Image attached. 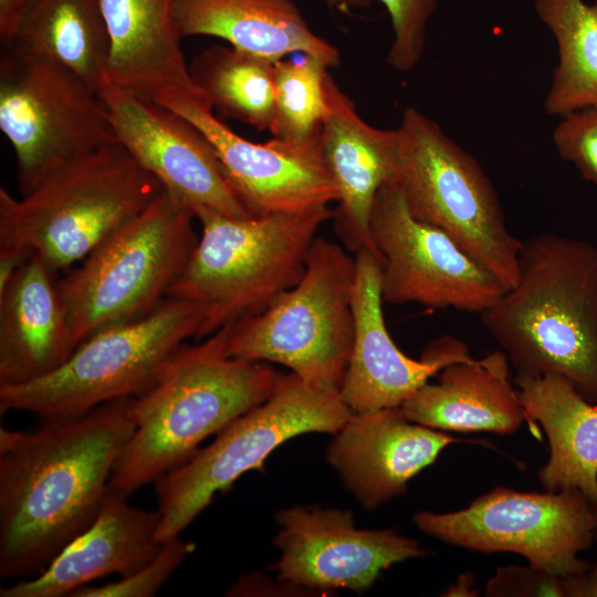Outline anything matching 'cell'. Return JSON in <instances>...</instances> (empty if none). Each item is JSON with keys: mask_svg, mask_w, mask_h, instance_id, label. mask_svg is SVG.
<instances>
[{"mask_svg": "<svg viewBox=\"0 0 597 597\" xmlns=\"http://www.w3.org/2000/svg\"><path fill=\"white\" fill-rule=\"evenodd\" d=\"M133 397L32 431L0 428V577H33L95 521L135 430Z\"/></svg>", "mask_w": 597, "mask_h": 597, "instance_id": "6da1fadb", "label": "cell"}, {"mask_svg": "<svg viewBox=\"0 0 597 597\" xmlns=\"http://www.w3.org/2000/svg\"><path fill=\"white\" fill-rule=\"evenodd\" d=\"M229 323L198 344L179 345L130 405L135 430L107 489L128 496L188 461L200 442L262 404L283 374L230 356Z\"/></svg>", "mask_w": 597, "mask_h": 597, "instance_id": "7a4b0ae2", "label": "cell"}, {"mask_svg": "<svg viewBox=\"0 0 597 597\" xmlns=\"http://www.w3.org/2000/svg\"><path fill=\"white\" fill-rule=\"evenodd\" d=\"M517 376L556 375L597 404V247L540 233L522 240L516 283L481 314Z\"/></svg>", "mask_w": 597, "mask_h": 597, "instance_id": "3957f363", "label": "cell"}, {"mask_svg": "<svg viewBox=\"0 0 597 597\" xmlns=\"http://www.w3.org/2000/svg\"><path fill=\"white\" fill-rule=\"evenodd\" d=\"M164 190L119 144L82 156L21 198L0 188V258L69 270Z\"/></svg>", "mask_w": 597, "mask_h": 597, "instance_id": "277c9868", "label": "cell"}, {"mask_svg": "<svg viewBox=\"0 0 597 597\" xmlns=\"http://www.w3.org/2000/svg\"><path fill=\"white\" fill-rule=\"evenodd\" d=\"M201 235L168 297L196 303L202 322L197 339L258 314L302 277L328 206L238 218L208 207L191 210Z\"/></svg>", "mask_w": 597, "mask_h": 597, "instance_id": "5b68a950", "label": "cell"}, {"mask_svg": "<svg viewBox=\"0 0 597 597\" xmlns=\"http://www.w3.org/2000/svg\"><path fill=\"white\" fill-rule=\"evenodd\" d=\"M391 179L410 212L448 235L507 290L522 240L511 233L495 188L476 159L416 107L387 129Z\"/></svg>", "mask_w": 597, "mask_h": 597, "instance_id": "8992f818", "label": "cell"}, {"mask_svg": "<svg viewBox=\"0 0 597 597\" xmlns=\"http://www.w3.org/2000/svg\"><path fill=\"white\" fill-rule=\"evenodd\" d=\"M191 209L167 190L57 279L74 347L94 333L150 314L197 242Z\"/></svg>", "mask_w": 597, "mask_h": 597, "instance_id": "52a82bcc", "label": "cell"}, {"mask_svg": "<svg viewBox=\"0 0 597 597\" xmlns=\"http://www.w3.org/2000/svg\"><path fill=\"white\" fill-rule=\"evenodd\" d=\"M356 262L317 237L300 281L264 311L232 323L230 356L285 366L310 385L339 391L353 338Z\"/></svg>", "mask_w": 597, "mask_h": 597, "instance_id": "ba28073f", "label": "cell"}, {"mask_svg": "<svg viewBox=\"0 0 597 597\" xmlns=\"http://www.w3.org/2000/svg\"><path fill=\"white\" fill-rule=\"evenodd\" d=\"M201 322L199 305L167 297L146 316L88 336L50 374L24 384L0 385V412L67 419L112 400L135 397L153 385L169 354L188 338L197 339Z\"/></svg>", "mask_w": 597, "mask_h": 597, "instance_id": "9c48e42d", "label": "cell"}, {"mask_svg": "<svg viewBox=\"0 0 597 597\" xmlns=\"http://www.w3.org/2000/svg\"><path fill=\"white\" fill-rule=\"evenodd\" d=\"M350 413L339 391L310 385L293 373L282 375L268 399L153 483L160 513L157 540L180 536L217 493L228 491L245 472L262 469L285 441L311 432L334 434Z\"/></svg>", "mask_w": 597, "mask_h": 597, "instance_id": "30bf717a", "label": "cell"}, {"mask_svg": "<svg viewBox=\"0 0 597 597\" xmlns=\"http://www.w3.org/2000/svg\"><path fill=\"white\" fill-rule=\"evenodd\" d=\"M0 129L17 157L21 195L62 166L118 143L97 91L60 63L4 48Z\"/></svg>", "mask_w": 597, "mask_h": 597, "instance_id": "8fae6325", "label": "cell"}, {"mask_svg": "<svg viewBox=\"0 0 597 597\" xmlns=\"http://www.w3.org/2000/svg\"><path fill=\"white\" fill-rule=\"evenodd\" d=\"M412 521L443 543L482 553H515L559 577L589 565L579 554L595 541L591 502L574 489L538 493L498 485L465 509L420 511Z\"/></svg>", "mask_w": 597, "mask_h": 597, "instance_id": "7c38bea8", "label": "cell"}, {"mask_svg": "<svg viewBox=\"0 0 597 597\" xmlns=\"http://www.w3.org/2000/svg\"><path fill=\"white\" fill-rule=\"evenodd\" d=\"M383 301L481 314L506 290L441 229L417 219L389 179L370 213Z\"/></svg>", "mask_w": 597, "mask_h": 597, "instance_id": "4fadbf2b", "label": "cell"}, {"mask_svg": "<svg viewBox=\"0 0 597 597\" xmlns=\"http://www.w3.org/2000/svg\"><path fill=\"white\" fill-rule=\"evenodd\" d=\"M153 101L205 135L230 186L252 214L296 212L337 202L338 189L323 156L321 134L306 143L276 137L253 143L217 118L205 98L167 92Z\"/></svg>", "mask_w": 597, "mask_h": 597, "instance_id": "5bb4252c", "label": "cell"}, {"mask_svg": "<svg viewBox=\"0 0 597 597\" xmlns=\"http://www.w3.org/2000/svg\"><path fill=\"white\" fill-rule=\"evenodd\" d=\"M273 545L279 559L269 569L276 580L304 591L369 589L394 564L429 552L394 530H363L352 512L295 505L276 513Z\"/></svg>", "mask_w": 597, "mask_h": 597, "instance_id": "9a60e30c", "label": "cell"}, {"mask_svg": "<svg viewBox=\"0 0 597 597\" xmlns=\"http://www.w3.org/2000/svg\"><path fill=\"white\" fill-rule=\"evenodd\" d=\"M117 142L191 210L254 216L230 186L216 153L190 122L158 103L105 82L98 91Z\"/></svg>", "mask_w": 597, "mask_h": 597, "instance_id": "2e32d148", "label": "cell"}, {"mask_svg": "<svg viewBox=\"0 0 597 597\" xmlns=\"http://www.w3.org/2000/svg\"><path fill=\"white\" fill-rule=\"evenodd\" d=\"M355 262L354 338L339 388L341 398L353 412L400 407L448 365L473 359L467 344L452 336L429 344L420 359L404 354L385 323L379 260L360 250Z\"/></svg>", "mask_w": 597, "mask_h": 597, "instance_id": "e0dca14e", "label": "cell"}, {"mask_svg": "<svg viewBox=\"0 0 597 597\" xmlns=\"http://www.w3.org/2000/svg\"><path fill=\"white\" fill-rule=\"evenodd\" d=\"M333 436L327 462L366 510L406 493L408 482L449 444L475 442L410 421L400 407L352 411Z\"/></svg>", "mask_w": 597, "mask_h": 597, "instance_id": "ac0fdd59", "label": "cell"}, {"mask_svg": "<svg viewBox=\"0 0 597 597\" xmlns=\"http://www.w3.org/2000/svg\"><path fill=\"white\" fill-rule=\"evenodd\" d=\"M157 510L128 503L107 489L93 524L73 540L39 575L0 589L1 597H63L92 580L135 574L160 551Z\"/></svg>", "mask_w": 597, "mask_h": 597, "instance_id": "d6986e66", "label": "cell"}, {"mask_svg": "<svg viewBox=\"0 0 597 597\" xmlns=\"http://www.w3.org/2000/svg\"><path fill=\"white\" fill-rule=\"evenodd\" d=\"M74 349L56 273L31 256L0 287V385L43 377Z\"/></svg>", "mask_w": 597, "mask_h": 597, "instance_id": "ffe728a7", "label": "cell"}, {"mask_svg": "<svg viewBox=\"0 0 597 597\" xmlns=\"http://www.w3.org/2000/svg\"><path fill=\"white\" fill-rule=\"evenodd\" d=\"M325 90L329 112L322 126L321 143L338 189V206L333 211L336 229L349 248L377 256L369 220L379 189L391 178L387 129L366 123L329 73Z\"/></svg>", "mask_w": 597, "mask_h": 597, "instance_id": "44dd1931", "label": "cell"}, {"mask_svg": "<svg viewBox=\"0 0 597 597\" xmlns=\"http://www.w3.org/2000/svg\"><path fill=\"white\" fill-rule=\"evenodd\" d=\"M101 4L111 39L107 83L151 101L167 92L207 100L190 76L174 0H101Z\"/></svg>", "mask_w": 597, "mask_h": 597, "instance_id": "7402d4cb", "label": "cell"}, {"mask_svg": "<svg viewBox=\"0 0 597 597\" xmlns=\"http://www.w3.org/2000/svg\"><path fill=\"white\" fill-rule=\"evenodd\" d=\"M509 371L502 350L448 365L437 383H426L400 409L410 421L437 430L512 434L527 418Z\"/></svg>", "mask_w": 597, "mask_h": 597, "instance_id": "603a6c76", "label": "cell"}, {"mask_svg": "<svg viewBox=\"0 0 597 597\" xmlns=\"http://www.w3.org/2000/svg\"><path fill=\"white\" fill-rule=\"evenodd\" d=\"M181 38L207 35L231 46L279 61L305 53L328 67L341 62L337 49L317 35L292 0H174Z\"/></svg>", "mask_w": 597, "mask_h": 597, "instance_id": "cb8c5ba5", "label": "cell"}, {"mask_svg": "<svg viewBox=\"0 0 597 597\" xmlns=\"http://www.w3.org/2000/svg\"><path fill=\"white\" fill-rule=\"evenodd\" d=\"M527 420L538 422L549 444L537 478L546 491L574 489L597 499V406L556 375L514 377Z\"/></svg>", "mask_w": 597, "mask_h": 597, "instance_id": "d4e9b609", "label": "cell"}, {"mask_svg": "<svg viewBox=\"0 0 597 597\" xmlns=\"http://www.w3.org/2000/svg\"><path fill=\"white\" fill-rule=\"evenodd\" d=\"M2 48L60 63L97 92L106 82L111 39L101 0H33Z\"/></svg>", "mask_w": 597, "mask_h": 597, "instance_id": "484cf974", "label": "cell"}, {"mask_svg": "<svg viewBox=\"0 0 597 597\" xmlns=\"http://www.w3.org/2000/svg\"><path fill=\"white\" fill-rule=\"evenodd\" d=\"M534 8L558 49L544 111L562 118L597 107V3L535 0Z\"/></svg>", "mask_w": 597, "mask_h": 597, "instance_id": "4316f807", "label": "cell"}, {"mask_svg": "<svg viewBox=\"0 0 597 597\" xmlns=\"http://www.w3.org/2000/svg\"><path fill=\"white\" fill-rule=\"evenodd\" d=\"M274 63L231 45H212L192 60L189 72L221 116L271 133L275 118Z\"/></svg>", "mask_w": 597, "mask_h": 597, "instance_id": "83f0119b", "label": "cell"}, {"mask_svg": "<svg viewBox=\"0 0 597 597\" xmlns=\"http://www.w3.org/2000/svg\"><path fill=\"white\" fill-rule=\"evenodd\" d=\"M327 69L322 60L305 53L274 63L273 137L306 143L320 136L329 112L325 90Z\"/></svg>", "mask_w": 597, "mask_h": 597, "instance_id": "f1b7e54d", "label": "cell"}, {"mask_svg": "<svg viewBox=\"0 0 597 597\" xmlns=\"http://www.w3.org/2000/svg\"><path fill=\"white\" fill-rule=\"evenodd\" d=\"M192 542L180 536L163 543L158 554L135 574L102 586H83L71 597H153L195 551Z\"/></svg>", "mask_w": 597, "mask_h": 597, "instance_id": "f546056e", "label": "cell"}, {"mask_svg": "<svg viewBox=\"0 0 597 597\" xmlns=\"http://www.w3.org/2000/svg\"><path fill=\"white\" fill-rule=\"evenodd\" d=\"M387 9L392 27V42L386 63L399 72L411 71L421 60L427 28L438 0H380Z\"/></svg>", "mask_w": 597, "mask_h": 597, "instance_id": "4dcf8cb0", "label": "cell"}, {"mask_svg": "<svg viewBox=\"0 0 597 597\" xmlns=\"http://www.w3.org/2000/svg\"><path fill=\"white\" fill-rule=\"evenodd\" d=\"M553 142L559 156L597 186V107L562 117L553 130Z\"/></svg>", "mask_w": 597, "mask_h": 597, "instance_id": "1f68e13d", "label": "cell"}, {"mask_svg": "<svg viewBox=\"0 0 597 597\" xmlns=\"http://www.w3.org/2000/svg\"><path fill=\"white\" fill-rule=\"evenodd\" d=\"M562 577V576H561ZM531 564L499 567L485 585L489 597L563 596L562 578Z\"/></svg>", "mask_w": 597, "mask_h": 597, "instance_id": "d6a6232c", "label": "cell"}, {"mask_svg": "<svg viewBox=\"0 0 597 597\" xmlns=\"http://www.w3.org/2000/svg\"><path fill=\"white\" fill-rule=\"evenodd\" d=\"M561 578L564 597H597V562Z\"/></svg>", "mask_w": 597, "mask_h": 597, "instance_id": "836d02e7", "label": "cell"}, {"mask_svg": "<svg viewBox=\"0 0 597 597\" xmlns=\"http://www.w3.org/2000/svg\"><path fill=\"white\" fill-rule=\"evenodd\" d=\"M33 0H0V40L7 43L14 34Z\"/></svg>", "mask_w": 597, "mask_h": 597, "instance_id": "e575fe53", "label": "cell"}, {"mask_svg": "<svg viewBox=\"0 0 597 597\" xmlns=\"http://www.w3.org/2000/svg\"><path fill=\"white\" fill-rule=\"evenodd\" d=\"M472 576L461 575L458 580L446 591L447 596H475V590L472 588Z\"/></svg>", "mask_w": 597, "mask_h": 597, "instance_id": "d590c367", "label": "cell"}, {"mask_svg": "<svg viewBox=\"0 0 597 597\" xmlns=\"http://www.w3.org/2000/svg\"><path fill=\"white\" fill-rule=\"evenodd\" d=\"M326 2L339 10L347 11L350 9H367L371 0H326Z\"/></svg>", "mask_w": 597, "mask_h": 597, "instance_id": "8d00e7d4", "label": "cell"}, {"mask_svg": "<svg viewBox=\"0 0 597 597\" xmlns=\"http://www.w3.org/2000/svg\"><path fill=\"white\" fill-rule=\"evenodd\" d=\"M591 509L594 515V538L597 542V499L591 501Z\"/></svg>", "mask_w": 597, "mask_h": 597, "instance_id": "74e56055", "label": "cell"}]
</instances>
